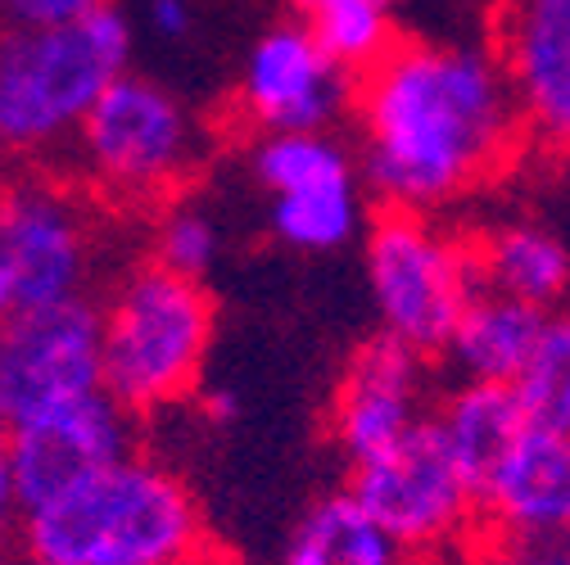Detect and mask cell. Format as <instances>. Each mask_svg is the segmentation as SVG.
<instances>
[{
  "mask_svg": "<svg viewBox=\"0 0 570 565\" xmlns=\"http://www.w3.org/2000/svg\"><path fill=\"white\" fill-rule=\"evenodd\" d=\"M363 181L385 208L444 214L493 186L530 150L512 78L493 41L407 37L358 73Z\"/></svg>",
  "mask_w": 570,
  "mask_h": 565,
  "instance_id": "6da1fadb",
  "label": "cell"
},
{
  "mask_svg": "<svg viewBox=\"0 0 570 565\" xmlns=\"http://www.w3.org/2000/svg\"><path fill=\"white\" fill-rule=\"evenodd\" d=\"M19 543L32 565H199L204 516L177 470L127 453L23 512Z\"/></svg>",
  "mask_w": 570,
  "mask_h": 565,
  "instance_id": "7a4b0ae2",
  "label": "cell"
},
{
  "mask_svg": "<svg viewBox=\"0 0 570 565\" xmlns=\"http://www.w3.org/2000/svg\"><path fill=\"white\" fill-rule=\"evenodd\" d=\"M131 23L100 6L78 23L0 28V159L73 150L96 100L127 73Z\"/></svg>",
  "mask_w": 570,
  "mask_h": 565,
  "instance_id": "3957f363",
  "label": "cell"
},
{
  "mask_svg": "<svg viewBox=\"0 0 570 565\" xmlns=\"http://www.w3.org/2000/svg\"><path fill=\"white\" fill-rule=\"evenodd\" d=\"M213 299L199 276L159 258L131 262L100 304L105 389L127 412H164L199 389L213 348Z\"/></svg>",
  "mask_w": 570,
  "mask_h": 565,
  "instance_id": "277c9868",
  "label": "cell"
},
{
  "mask_svg": "<svg viewBox=\"0 0 570 565\" xmlns=\"http://www.w3.org/2000/svg\"><path fill=\"white\" fill-rule=\"evenodd\" d=\"M73 155L100 195L164 204L204 168L208 127L177 91L127 68L87 113Z\"/></svg>",
  "mask_w": 570,
  "mask_h": 565,
  "instance_id": "5b68a950",
  "label": "cell"
},
{
  "mask_svg": "<svg viewBox=\"0 0 570 565\" xmlns=\"http://www.w3.org/2000/svg\"><path fill=\"white\" fill-rule=\"evenodd\" d=\"M367 290L385 335L440 358L480 290L471 240L453 236L435 214L385 208L367 227Z\"/></svg>",
  "mask_w": 570,
  "mask_h": 565,
  "instance_id": "8992f818",
  "label": "cell"
},
{
  "mask_svg": "<svg viewBox=\"0 0 570 565\" xmlns=\"http://www.w3.org/2000/svg\"><path fill=\"white\" fill-rule=\"evenodd\" d=\"M96 262L100 236L82 195L46 177L0 186V321L87 299Z\"/></svg>",
  "mask_w": 570,
  "mask_h": 565,
  "instance_id": "52a82bcc",
  "label": "cell"
},
{
  "mask_svg": "<svg viewBox=\"0 0 570 565\" xmlns=\"http://www.w3.org/2000/svg\"><path fill=\"white\" fill-rule=\"evenodd\" d=\"M348 493L403 543L407 556L453 547L480 516V493L444 448L435 420H421L399 444L348 466Z\"/></svg>",
  "mask_w": 570,
  "mask_h": 565,
  "instance_id": "ba28073f",
  "label": "cell"
},
{
  "mask_svg": "<svg viewBox=\"0 0 570 565\" xmlns=\"http://www.w3.org/2000/svg\"><path fill=\"white\" fill-rule=\"evenodd\" d=\"M96 389H105V348L91 299L0 321V416L10 426Z\"/></svg>",
  "mask_w": 570,
  "mask_h": 565,
  "instance_id": "9c48e42d",
  "label": "cell"
},
{
  "mask_svg": "<svg viewBox=\"0 0 570 565\" xmlns=\"http://www.w3.org/2000/svg\"><path fill=\"white\" fill-rule=\"evenodd\" d=\"M358 78L317 41L308 23L267 28L236 82V105L258 131H331L344 113H353Z\"/></svg>",
  "mask_w": 570,
  "mask_h": 565,
  "instance_id": "30bf717a",
  "label": "cell"
},
{
  "mask_svg": "<svg viewBox=\"0 0 570 565\" xmlns=\"http://www.w3.org/2000/svg\"><path fill=\"white\" fill-rule=\"evenodd\" d=\"M136 412H127L109 389L37 412L10 426V457L23 512L59 498L73 484L100 475L105 466L136 453Z\"/></svg>",
  "mask_w": 570,
  "mask_h": 565,
  "instance_id": "8fae6325",
  "label": "cell"
},
{
  "mask_svg": "<svg viewBox=\"0 0 570 565\" xmlns=\"http://www.w3.org/2000/svg\"><path fill=\"white\" fill-rule=\"evenodd\" d=\"M489 41L512 78L530 150L570 159V0H498Z\"/></svg>",
  "mask_w": 570,
  "mask_h": 565,
  "instance_id": "7c38bea8",
  "label": "cell"
},
{
  "mask_svg": "<svg viewBox=\"0 0 570 565\" xmlns=\"http://www.w3.org/2000/svg\"><path fill=\"white\" fill-rule=\"evenodd\" d=\"M425 416V353L394 335L367 339L348 358L340 389L331 398V435L348 466L412 435Z\"/></svg>",
  "mask_w": 570,
  "mask_h": 565,
  "instance_id": "4fadbf2b",
  "label": "cell"
},
{
  "mask_svg": "<svg viewBox=\"0 0 570 565\" xmlns=\"http://www.w3.org/2000/svg\"><path fill=\"white\" fill-rule=\"evenodd\" d=\"M480 521L493 538L566 543L570 534V430L525 426L480 493Z\"/></svg>",
  "mask_w": 570,
  "mask_h": 565,
  "instance_id": "5bb4252c",
  "label": "cell"
},
{
  "mask_svg": "<svg viewBox=\"0 0 570 565\" xmlns=\"http://www.w3.org/2000/svg\"><path fill=\"white\" fill-rule=\"evenodd\" d=\"M548 313L493 290H475L466 313L458 317L440 358L458 371V380L484 385H517L539 348Z\"/></svg>",
  "mask_w": 570,
  "mask_h": 565,
  "instance_id": "9a60e30c",
  "label": "cell"
},
{
  "mask_svg": "<svg viewBox=\"0 0 570 565\" xmlns=\"http://www.w3.org/2000/svg\"><path fill=\"white\" fill-rule=\"evenodd\" d=\"M471 254L480 271V290L534 304L543 313L570 299V249L543 222L530 218L493 222L471 240Z\"/></svg>",
  "mask_w": 570,
  "mask_h": 565,
  "instance_id": "2e32d148",
  "label": "cell"
},
{
  "mask_svg": "<svg viewBox=\"0 0 570 565\" xmlns=\"http://www.w3.org/2000/svg\"><path fill=\"white\" fill-rule=\"evenodd\" d=\"M431 420L475 493H484L489 475L503 466V457L530 426L517 385H484V380H458L444 394V403L431 412Z\"/></svg>",
  "mask_w": 570,
  "mask_h": 565,
  "instance_id": "e0dca14e",
  "label": "cell"
},
{
  "mask_svg": "<svg viewBox=\"0 0 570 565\" xmlns=\"http://www.w3.org/2000/svg\"><path fill=\"white\" fill-rule=\"evenodd\" d=\"M281 565H407L403 543L353 498V493H331L313 503L285 543Z\"/></svg>",
  "mask_w": 570,
  "mask_h": 565,
  "instance_id": "ac0fdd59",
  "label": "cell"
},
{
  "mask_svg": "<svg viewBox=\"0 0 570 565\" xmlns=\"http://www.w3.org/2000/svg\"><path fill=\"white\" fill-rule=\"evenodd\" d=\"M249 168L267 195L348 186L363 177L358 155L335 131H258L249 150Z\"/></svg>",
  "mask_w": 570,
  "mask_h": 565,
  "instance_id": "d6986e66",
  "label": "cell"
},
{
  "mask_svg": "<svg viewBox=\"0 0 570 565\" xmlns=\"http://www.w3.org/2000/svg\"><path fill=\"white\" fill-rule=\"evenodd\" d=\"M363 231V190L348 186H322L299 195H272V236L299 254H331L358 240Z\"/></svg>",
  "mask_w": 570,
  "mask_h": 565,
  "instance_id": "ffe728a7",
  "label": "cell"
},
{
  "mask_svg": "<svg viewBox=\"0 0 570 565\" xmlns=\"http://www.w3.org/2000/svg\"><path fill=\"white\" fill-rule=\"evenodd\" d=\"M399 0H313L308 28L317 41L348 68L353 78L367 73L399 41Z\"/></svg>",
  "mask_w": 570,
  "mask_h": 565,
  "instance_id": "44dd1931",
  "label": "cell"
},
{
  "mask_svg": "<svg viewBox=\"0 0 570 565\" xmlns=\"http://www.w3.org/2000/svg\"><path fill=\"white\" fill-rule=\"evenodd\" d=\"M517 394L534 426L570 430V304L548 313L534 358L517 380Z\"/></svg>",
  "mask_w": 570,
  "mask_h": 565,
  "instance_id": "7402d4cb",
  "label": "cell"
},
{
  "mask_svg": "<svg viewBox=\"0 0 570 565\" xmlns=\"http://www.w3.org/2000/svg\"><path fill=\"white\" fill-rule=\"evenodd\" d=\"M218 249H223V227L199 199H186V195L164 199L159 218H155L150 258H159L173 271H186V276L204 280V271L218 262Z\"/></svg>",
  "mask_w": 570,
  "mask_h": 565,
  "instance_id": "603a6c76",
  "label": "cell"
},
{
  "mask_svg": "<svg viewBox=\"0 0 570 565\" xmlns=\"http://www.w3.org/2000/svg\"><path fill=\"white\" fill-rule=\"evenodd\" d=\"M109 0H0V28H55L96 14Z\"/></svg>",
  "mask_w": 570,
  "mask_h": 565,
  "instance_id": "cb8c5ba5",
  "label": "cell"
},
{
  "mask_svg": "<svg viewBox=\"0 0 570 565\" xmlns=\"http://www.w3.org/2000/svg\"><path fill=\"white\" fill-rule=\"evenodd\" d=\"M471 565H570L566 543H517V538H493L471 556Z\"/></svg>",
  "mask_w": 570,
  "mask_h": 565,
  "instance_id": "d4e9b609",
  "label": "cell"
},
{
  "mask_svg": "<svg viewBox=\"0 0 570 565\" xmlns=\"http://www.w3.org/2000/svg\"><path fill=\"white\" fill-rule=\"evenodd\" d=\"M23 503H19V484H14V457H10V420L0 416V552L19 534Z\"/></svg>",
  "mask_w": 570,
  "mask_h": 565,
  "instance_id": "484cf974",
  "label": "cell"
},
{
  "mask_svg": "<svg viewBox=\"0 0 570 565\" xmlns=\"http://www.w3.org/2000/svg\"><path fill=\"white\" fill-rule=\"evenodd\" d=\"M146 19L164 41H181L190 32V0H150Z\"/></svg>",
  "mask_w": 570,
  "mask_h": 565,
  "instance_id": "4316f807",
  "label": "cell"
},
{
  "mask_svg": "<svg viewBox=\"0 0 570 565\" xmlns=\"http://www.w3.org/2000/svg\"><path fill=\"white\" fill-rule=\"evenodd\" d=\"M208 412L218 416V420H236V416H240V398H236L232 389H213V394H208Z\"/></svg>",
  "mask_w": 570,
  "mask_h": 565,
  "instance_id": "83f0119b",
  "label": "cell"
},
{
  "mask_svg": "<svg viewBox=\"0 0 570 565\" xmlns=\"http://www.w3.org/2000/svg\"><path fill=\"white\" fill-rule=\"evenodd\" d=\"M295 6H304V10H308V6H313V0H295Z\"/></svg>",
  "mask_w": 570,
  "mask_h": 565,
  "instance_id": "f1b7e54d",
  "label": "cell"
},
{
  "mask_svg": "<svg viewBox=\"0 0 570 565\" xmlns=\"http://www.w3.org/2000/svg\"><path fill=\"white\" fill-rule=\"evenodd\" d=\"M566 547H570V534H566Z\"/></svg>",
  "mask_w": 570,
  "mask_h": 565,
  "instance_id": "f546056e",
  "label": "cell"
}]
</instances>
